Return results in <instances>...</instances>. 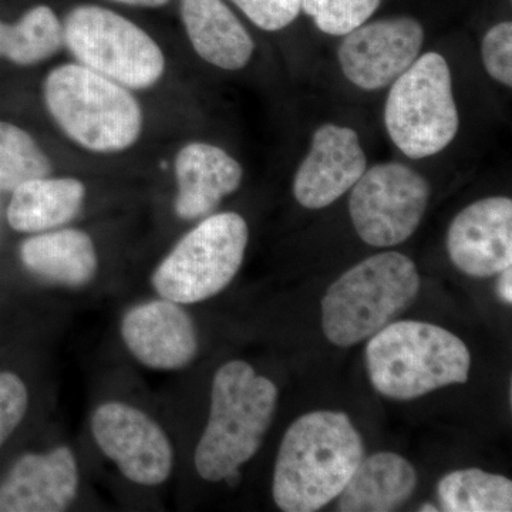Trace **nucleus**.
Masks as SVG:
<instances>
[{
    "instance_id": "nucleus-7",
    "label": "nucleus",
    "mask_w": 512,
    "mask_h": 512,
    "mask_svg": "<svg viewBox=\"0 0 512 512\" xmlns=\"http://www.w3.org/2000/svg\"><path fill=\"white\" fill-rule=\"evenodd\" d=\"M389 87L384 127L404 156L423 160L453 143L460 130V113L446 57L423 53Z\"/></svg>"
},
{
    "instance_id": "nucleus-13",
    "label": "nucleus",
    "mask_w": 512,
    "mask_h": 512,
    "mask_svg": "<svg viewBox=\"0 0 512 512\" xmlns=\"http://www.w3.org/2000/svg\"><path fill=\"white\" fill-rule=\"evenodd\" d=\"M446 247L453 265L471 278H491L511 266V198H483L458 212L448 227Z\"/></svg>"
},
{
    "instance_id": "nucleus-23",
    "label": "nucleus",
    "mask_w": 512,
    "mask_h": 512,
    "mask_svg": "<svg viewBox=\"0 0 512 512\" xmlns=\"http://www.w3.org/2000/svg\"><path fill=\"white\" fill-rule=\"evenodd\" d=\"M52 173V158L39 140L25 127L0 120V191Z\"/></svg>"
},
{
    "instance_id": "nucleus-10",
    "label": "nucleus",
    "mask_w": 512,
    "mask_h": 512,
    "mask_svg": "<svg viewBox=\"0 0 512 512\" xmlns=\"http://www.w3.org/2000/svg\"><path fill=\"white\" fill-rule=\"evenodd\" d=\"M338 62L343 76L366 92L389 87L421 55L426 32L412 16L372 20L342 36Z\"/></svg>"
},
{
    "instance_id": "nucleus-12",
    "label": "nucleus",
    "mask_w": 512,
    "mask_h": 512,
    "mask_svg": "<svg viewBox=\"0 0 512 512\" xmlns=\"http://www.w3.org/2000/svg\"><path fill=\"white\" fill-rule=\"evenodd\" d=\"M366 170L359 134L339 124H322L293 177V197L306 210H323L352 190Z\"/></svg>"
},
{
    "instance_id": "nucleus-20",
    "label": "nucleus",
    "mask_w": 512,
    "mask_h": 512,
    "mask_svg": "<svg viewBox=\"0 0 512 512\" xmlns=\"http://www.w3.org/2000/svg\"><path fill=\"white\" fill-rule=\"evenodd\" d=\"M417 487V473L406 458L390 451L363 458L339 495L342 512L399 510Z\"/></svg>"
},
{
    "instance_id": "nucleus-1",
    "label": "nucleus",
    "mask_w": 512,
    "mask_h": 512,
    "mask_svg": "<svg viewBox=\"0 0 512 512\" xmlns=\"http://www.w3.org/2000/svg\"><path fill=\"white\" fill-rule=\"evenodd\" d=\"M40 93L53 126L86 153L119 156L143 137L146 111L137 93L73 60L53 66Z\"/></svg>"
},
{
    "instance_id": "nucleus-6",
    "label": "nucleus",
    "mask_w": 512,
    "mask_h": 512,
    "mask_svg": "<svg viewBox=\"0 0 512 512\" xmlns=\"http://www.w3.org/2000/svg\"><path fill=\"white\" fill-rule=\"evenodd\" d=\"M62 19L63 50L73 62L136 93L148 92L164 80L167 56L163 46L113 6L77 3Z\"/></svg>"
},
{
    "instance_id": "nucleus-16",
    "label": "nucleus",
    "mask_w": 512,
    "mask_h": 512,
    "mask_svg": "<svg viewBox=\"0 0 512 512\" xmlns=\"http://www.w3.org/2000/svg\"><path fill=\"white\" fill-rule=\"evenodd\" d=\"M80 473L69 447L20 457L0 483V512H60L79 491Z\"/></svg>"
},
{
    "instance_id": "nucleus-28",
    "label": "nucleus",
    "mask_w": 512,
    "mask_h": 512,
    "mask_svg": "<svg viewBox=\"0 0 512 512\" xmlns=\"http://www.w3.org/2000/svg\"><path fill=\"white\" fill-rule=\"evenodd\" d=\"M100 2L130 9L158 10L167 8L173 0H100Z\"/></svg>"
},
{
    "instance_id": "nucleus-5",
    "label": "nucleus",
    "mask_w": 512,
    "mask_h": 512,
    "mask_svg": "<svg viewBox=\"0 0 512 512\" xmlns=\"http://www.w3.org/2000/svg\"><path fill=\"white\" fill-rule=\"evenodd\" d=\"M419 292V271L409 256H370L329 286L322 301L323 332L340 348L357 345L399 318Z\"/></svg>"
},
{
    "instance_id": "nucleus-29",
    "label": "nucleus",
    "mask_w": 512,
    "mask_h": 512,
    "mask_svg": "<svg viewBox=\"0 0 512 512\" xmlns=\"http://www.w3.org/2000/svg\"><path fill=\"white\" fill-rule=\"evenodd\" d=\"M500 281H498V296L501 301L511 305L512 303V266L505 268L503 272H500Z\"/></svg>"
},
{
    "instance_id": "nucleus-19",
    "label": "nucleus",
    "mask_w": 512,
    "mask_h": 512,
    "mask_svg": "<svg viewBox=\"0 0 512 512\" xmlns=\"http://www.w3.org/2000/svg\"><path fill=\"white\" fill-rule=\"evenodd\" d=\"M20 259L33 274L66 286L89 284L99 269L96 244L79 228L30 235L20 245Z\"/></svg>"
},
{
    "instance_id": "nucleus-9",
    "label": "nucleus",
    "mask_w": 512,
    "mask_h": 512,
    "mask_svg": "<svg viewBox=\"0 0 512 512\" xmlns=\"http://www.w3.org/2000/svg\"><path fill=\"white\" fill-rule=\"evenodd\" d=\"M349 214L356 234L376 248L403 244L419 228L429 205V181L409 165L367 168L350 190Z\"/></svg>"
},
{
    "instance_id": "nucleus-21",
    "label": "nucleus",
    "mask_w": 512,
    "mask_h": 512,
    "mask_svg": "<svg viewBox=\"0 0 512 512\" xmlns=\"http://www.w3.org/2000/svg\"><path fill=\"white\" fill-rule=\"evenodd\" d=\"M63 50L62 15L49 3H35L13 22L0 19V60L35 67Z\"/></svg>"
},
{
    "instance_id": "nucleus-17",
    "label": "nucleus",
    "mask_w": 512,
    "mask_h": 512,
    "mask_svg": "<svg viewBox=\"0 0 512 512\" xmlns=\"http://www.w3.org/2000/svg\"><path fill=\"white\" fill-rule=\"evenodd\" d=\"M178 15L195 55L225 72L251 63L255 42L227 0H178Z\"/></svg>"
},
{
    "instance_id": "nucleus-18",
    "label": "nucleus",
    "mask_w": 512,
    "mask_h": 512,
    "mask_svg": "<svg viewBox=\"0 0 512 512\" xmlns=\"http://www.w3.org/2000/svg\"><path fill=\"white\" fill-rule=\"evenodd\" d=\"M87 187L72 175H45L12 191L6 220L22 234L62 228L83 210Z\"/></svg>"
},
{
    "instance_id": "nucleus-24",
    "label": "nucleus",
    "mask_w": 512,
    "mask_h": 512,
    "mask_svg": "<svg viewBox=\"0 0 512 512\" xmlns=\"http://www.w3.org/2000/svg\"><path fill=\"white\" fill-rule=\"evenodd\" d=\"M301 10L315 23L320 32L329 36H345L363 25L373 15L382 0H299Z\"/></svg>"
},
{
    "instance_id": "nucleus-8",
    "label": "nucleus",
    "mask_w": 512,
    "mask_h": 512,
    "mask_svg": "<svg viewBox=\"0 0 512 512\" xmlns=\"http://www.w3.org/2000/svg\"><path fill=\"white\" fill-rule=\"evenodd\" d=\"M248 241L247 221L238 212L208 215L164 256L151 284L164 299L180 305L207 301L234 281Z\"/></svg>"
},
{
    "instance_id": "nucleus-30",
    "label": "nucleus",
    "mask_w": 512,
    "mask_h": 512,
    "mask_svg": "<svg viewBox=\"0 0 512 512\" xmlns=\"http://www.w3.org/2000/svg\"><path fill=\"white\" fill-rule=\"evenodd\" d=\"M421 512H437L439 511V508L437 507H434V505H431V504H424V505H421V508L420 510Z\"/></svg>"
},
{
    "instance_id": "nucleus-27",
    "label": "nucleus",
    "mask_w": 512,
    "mask_h": 512,
    "mask_svg": "<svg viewBox=\"0 0 512 512\" xmlns=\"http://www.w3.org/2000/svg\"><path fill=\"white\" fill-rule=\"evenodd\" d=\"M28 406V387L23 380L15 373H0V447L25 419Z\"/></svg>"
},
{
    "instance_id": "nucleus-25",
    "label": "nucleus",
    "mask_w": 512,
    "mask_h": 512,
    "mask_svg": "<svg viewBox=\"0 0 512 512\" xmlns=\"http://www.w3.org/2000/svg\"><path fill=\"white\" fill-rule=\"evenodd\" d=\"M481 60L485 72L503 86L512 87V23L491 26L481 40Z\"/></svg>"
},
{
    "instance_id": "nucleus-2",
    "label": "nucleus",
    "mask_w": 512,
    "mask_h": 512,
    "mask_svg": "<svg viewBox=\"0 0 512 512\" xmlns=\"http://www.w3.org/2000/svg\"><path fill=\"white\" fill-rule=\"evenodd\" d=\"M365 458L362 436L348 414L320 410L286 430L276 457L275 504L285 512H313L342 493Z\"/></svg>"
},
{
    "instance_id": "nucleus-14",
    "label": "nucleus",
    "mask_w": 512,
    "mask_h": 512,
    "mask_svg": "<svg viewBox=\"0 0 512 512\" xmlns=\"http://www.w3.org/2000/svg\"><path fill=\"white\" fill-rule=\"evenodd\" d=\"M121 338L141 365L178 370L198 353L194 320L180 303L161 299L134 306L121 320Z\"/></svg>"
},
{
    "instance_id": "nucleus-11",
    "label": "nucleus",
    "mask_w": 512,
    "mask_h": 512,
    "mask_svg": "<svg viewBox=\"0 0 512 512\" xmlns=\"http://www.w3.org/2000/svg\"><path fill=\"white\" fill-rule=\"evenodd\" d=\"M97 446L121 474L140 485L163 484L174 466L173 446L160 424L130 404L109 402L92 417Z\"/></svg>"
},
{
    "instance_id": "nucleus-22",
    "label": "nucleus",
    "mask_w": 512,
    "mask_h": 512,
    "mask_svg": "<svg viewBox=\"0 0 512 512\" xmlns=\"http://www.w3.org/2000/svg\"><path fill=\"white\" fill-rule=\"evenodd\" d=\"M441 507L447 512H510V478L478 468L453 471L437 485Z\"/></svg>"
},
{
    "instance_id": "nucleus-3",
    "label": "nucleus",
    "mask_w": 512,
    "mask_h": 512,
    "mask_svg": "<svg viewBox=\"0 0 512 512\" xmlns=\"http://www.w3.org/2000/svg\"><path fill=\"white\" fill-rule=\"evenodd\" d=\"M278 389L254 367L231 360L212 380L210 419L194 463L210 483L225 480L258 453L278 404Z\"/></svg>"
},
{
    "instance_id": "nucleus-4",
    "label": "nucleus",
    "mask_w": 512,
    "mask_h": 512,
    "mask_svg": "<svg viewBox=\"0 0 512 512\" xmlns=\"http://www.w3.org/2000/svg\"><path fill=\"white\" fill-rule=\"evenodd\" d=\"M366 366L377 393L406 402L466 383L471 355L466 343L447 329L400 320L369 339Z\"/></svg>"
},
{
    "instance_id": "nucleus-15",
    "label": "nucleus",
    "mask_w": 512,
    "mask_h": 512,
    "mask_svg": "<svg viewBox=\"0 0 512 512\" xmlns=\"http://www.w3.org/2000/svg\"><path fill=\"white\" fill-rule=\"evenodd\" d=\"M174 212L180 220L197 221L220 207L244 181V167L225 148L208 141H188L174 161Z\"/></svg>"
},
{
    "instance_id": "nucleus-26",
    "label": "nucleus",
    "mask_w": 512,
    "mask_h": 512,
    "mask_svg": "<svg viewBox=\"0 0 512 512\" xmlns=\"http://www.w3.org/2000/svg\"><path fill=\"white\" fill-rule=\"evenodd\" d=\"M256 28L279 32L291 26L301 15L299 0H227Z\"/></svg>"
}]
</instances>
